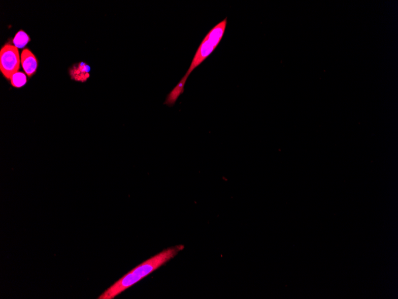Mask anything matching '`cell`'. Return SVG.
Listing matches in <instances>:
<instances>
[{
	"label": "cell",
	"instance_id": "cell-1",
	"mask_svg": "<svg viewBox=\"0 0 398 299\" xmlns=\"http://www.w3.org/2000/svg\"><path fill=\"white\" fill-rule=\"evenodd\" d=\"M181 250V246L171 247L164 250L162 252L151 257L148 260L139 264L124 276L116 281L98 297L99 299H112L117 296L123 291L128 289L143 279L149 274L158 269L177 255Z\"/></svg>",
	"mask_w": 398,
	"mask_h": 299
},
{
	"label": "cell",
	"instance_id": "cell-7",
	"mask_svg": "<svg viewBox=\"0 0 398 299\" xmlns=\"http://www.w3.org/2000/svg\"><path fill=\"white\" fill-rule=\"evenodd\" d=\"M29 37L22 30H20L16 34L13 39L14 46L19 49L25 47L29 42Z\"/></svg>",
	"mask_w": 398,
	"mask_h": 299
},
{
	"label": "cell",
	"instance_id": "cell-6",
	"mask_svg": "<svg viewBox=\"0 0 398 299\" xmlns=\"http://www.w3.org/2000/svg\"><path fill=\"white\" fill-rule=\"evenodd\" d=\"M188 77V76L186 74L183 78L181 79V80L179 82V83L177 84V86L168 95L166 101L164 102V104L169 106H172L176 104L178 98H179L180 95L183 94L184 92V86L185 85H186Z\"/></svg>",
	"mask_w": 398,
	"mask_h": 299
},
{
	"label": "cell",
	"instance_id": "cell-2",
	"mask_svg": "<svg viewBox=\"0 0 398 299\" xmlns=\"http://www.w3.org/2000/svg\"><path fill=\"white\" fill-rule=\"evenodd\" d=\"M227 18L223 20L209 32L199 46L186 75L189 76L194 69L199 66L210 56L217 47L224 35Z\"/></svg>",
	"mask_w": 398,
	"mask_h": 299
},
{
	"label": "cell",
	"instance_id": "cell-5",
	"mask_svg": "<svg viewBox=\"0 0 398 299\" xmlns=\"http://www.w3.org/2000/svg\"><path fill=\"white\" fill-rule=\"evenodd\" d=\"M90 68L86 64L79 63L71 68L70 75L73 80L84 82L90 77Z\"/></svg>",
	"mask_w": 398,
	"mask_h": 299
},
{
	"label": "cell",
	"instance_id": "cell-4",
	"mask_svg": "<svg viewBox=\"0 0 398 299\" xmlns=\"http://www.w3.org/2000/svg\"><path fill=\"white\" fill-rule=\"evenodd\" d=\"M20 59L23 70L27 76H32L36 73L38 67V61L36 56L29 49H25L22 51Z\"/></svg>",
	"mask_w": 398,
	"mask_h": 299
},
{
	"label": "cell",
	"instance_id": "cell-3",
	"mask_svg": "<svg viewBox=\"0 0 398 299\" xmlns=\"http://www.w3.org/2000/svg\"><path fill=\"white\" fill-rule=\"evenodd\" d=\"M20 56L18 48L6 44L0 51V70L6 78L10 80L20 68Z\"/></svg>",
	"mask_w": 398,
	"mask_h": 299
},
{
	"label": "cell",
	"instance_id": "cell-8",
	"mask_svg": "<svg viewBox=\"0 0 398 299\" xmlns=\"http://www.w3.org/2000/svg\"><path fill=\"white\" fill-rule=\"evenodd\" d=\"M12 86L16 88H20L26 83L27 79L26 75L20 72L13 74L10 79Z\"/></svg>",
	"mask_w": 398,
	"mask_h": 299
}]
</instances>
